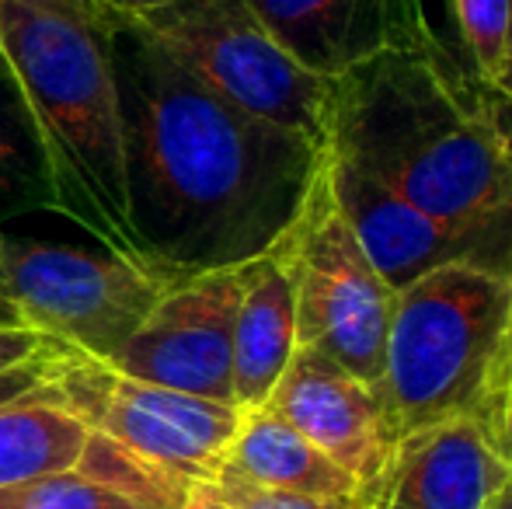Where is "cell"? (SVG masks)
<instances>
[{"label": "cell", "mask_w": 512, "mask_h": 509, "mask_svg": "<svg viewBox=\"0 0 512 509\" xmlns=\"http://www.w3.org/2000/svg\"><path fill=\"white\" fill-rule=\"evenodd\" d=\"M129 227L164 283L255 262L290 234L324 147L230 105L108 7Z\"/></svg>", "instance_id": "1"}, {"label": "cell", "mask_w": 512, "mask_h": 509, "mask_svg": "<svg viewBox=\"0 0 512 509\" xmlns=\"http://www.w3.org/2000/svg\"><path fill=\"white\" fill-rule=\"evenodd\" d=\"M324 154L478 241L512 279V140L432 49H387L328 77Z\"/></svg>", "instance_id": "2"}, {"label": "cell", "mask_w": 512, "mask_h": 509, "mask_svg": "<svg viewBox=\"0 0 512 509\" xmlns=\"http://www.w3.org/2000/svg\"><path fill=\"white\" fill-rule=\"evenodd\" d=\"M0 56L39 126L56 213L95 245L140 262L129 227L108 7L98 0H0Z\"/></svg>", "instance_id": "3"}, {"label": "cell", "mask_w": 512, "mask_h": 509, "mask_svg": "<svg viewBox=\"0 0 512 509\" xmlns=\"http://www.w3.org/2000/svg\"><path fill=\"white\" fill-rule=\"evenodd\" d=\"M380 398L398 440L471 419L502 450L512 412V279L453 262L398 290Z\"/></svg>", "instance_id": "4"}, {"label": "cell", "mask_w": 512, "mask_h": 509, "mask_svg": "<svg viewBox=\"0 0 512 509\" xmlns=\"http://www.w3.org/2000/svg\"><path fill=\"white\" fill-rule=\"evenodd\" d=\"M133 18L209 91L324 147L328 77L304 67L248 0H164Z\"/></svg>", "instance_id": "5"}, {"label": "cell", "mask_w": 512, "mask_h": 509, "mask_svg": "<svg viewBox=\"0 0 512 509\" xmlns=\"http://www.w3.org/2000/svg\"><path fill=\"white\" fill-rule=\"evenodd\" d=\"M283 248L297 290V346L328 356L380 391L398 290L338 213L324 161Z\"/></svg>", "instance_id": "6"}, {"label": "cell", "mask_w": 512, "mask_h": 509, "mask_svg": "<svg viewBox=\"0 0 512 509\" xmlns=\"http://www.w3.org/2000/svg\"><path fill=\"white\" fill-rule=\"evenodd\" d=\"M168 286L147 265L102 245H56L0 227V297L28 328L95 360L119 353Z\"/></svg>", "instance_id": "7"}, {"label": "cell", "mask_w": 512, "mask_h": 509, "mask_svg": "<svg viewBox=\"0 0 512 509\" xmlns=\"http://www.w3.org/2000/svg\"><path fill=\"white\" fill-rule=\"evenodd\" d=\"M53 387L91 433L189 485L220 475L244 415L223 401L136 381L84 353L56 367Z\"/></svg>", "instance_id": "8"}, {"label": "cell", "mask_w": 512, "mask_h": 509, "mask_svg": "<svg viewBox=\"0 0 512 509\" xmlns=\"http://www.w3.org/2000/svg\"><path fill=\"white\" fill-rule=\"evenodd\" d=\"M241 290L244 265L171 283L108 363L136 381L234 405V321Z\"/></svg>", "instance_id": "9"}, {"label": "cell", "mask_w": 512, "mask_h": 509, "mask_svg": "<svg viewBox=\"0 0 512 509\" xmlns=\"http://www.w3.org/2000/svg\"><path fill=\"white\" fill-rule=\"evenodd\" d=\"M265 408H272L338 468L349 471L363 503L377 509L380 485L401 443L380 391L331 363L328 356L297 346Z\"/></svg>", "instance_id": "10"}, {"label": "cell", "mask_w": 512, "mask_h": 509, "mask_svg": "<svg viewBox=\"0 0 512 509\" xmlns=\"http://www.w3.org/2000/svg\"><path fill=\"white\" fill-rule=\"evenodd\" d=\"M324 171H328L331 199H335L338 213L394 290H405L418 276L453 262L495 272L492 255L478 241L453 234L450 227L432 220L429 213L411 206L408 199H401L398 192L380 185L366 171L331 154H324Z\"/></svg>", "instance_id": "11"}, {"label": "cell", "mask_w": 512, "mask_h": 509, "mask_svg": "<svg viewBox=\"0 0 512 509\" xmlns=\"http://www.w3.org/2000/svg\"><path fill=\"white\" fill-rule=\"evenodd\" d=\"M272 35L321 77L387 49H432L422 0H248Z\"/></svg>", "instance_id": "12"}, {"label": "cell", "mask_w": 512, "mask_h": 509, "mask_svg": "<svg viewBox=\"0 0 512 509\" xmlns=\"http://www.w3.org/2000/svg\"><path fill=\"white\" fill-rule=\"evenodd\" d=\"M512 478L499 443L471 419L401 436L377 509H485Z\"/></svg>", "instance_id": "13"}, {"label": "cell", "mask_w": 512, "mask_h": 509, "mask_svg": "<svg viewBox=\"0 0 512 509\" xmlns=\"http://www.w3.org/2000/svg\"><path fill=\"white\" fill-rule=\"evenodd\" d=\"M297 353V290L279 241L244 265V290L234 321V405L262 408Z\"/></svg>", "instance_id": "14"}, {"label": "cell", "mask_w": 512, "mask_h": 509, "mask_svg": "<svg viewBox=\"0 0 512 509\" xmlns=\"http://www.w3.org/2000/svg\"><path fill=\"white\" fill-rule=\"evenodd\" d=\"M220 471L276 492H297L314 499H363L349 471L338 468L304 433H297L265 405L241 415V426L230 440Z\"/></svg>", "instance_id": "15"}, {"label": "cell", "mask_w": 512, "mask_h": 509, "mask_svg": "<svg viewBox=\"0 0 512 509\" xmlns=\"http://www.w3.org/2000/svg\"><path fill=\"white\" fill-rule=\"evenodd\" d=\"M88 436L53 381L0 405V489L77 468Z\"/></svg>", "instance_id": "16"}, {"label": "cell", "mask_w": 512, "mask_h": 509, "mask_svg": "<svg viewBox=\"0 0 512 509\" xmlns=\"http://www.w3.org/2000/svg\"><path fill=\"white\" fill-rule=\"evenodd\" d=\"M39 210L56 213L46 150L18 77L0 56V227Z\"/></svg>", "instance_id": "17"}, {"label": "cell", "mask_w": 512, "mask_h": 509, "mask_svg": "<svg viewBox=\"0 0 512 509\" xmlns=\"http://www.w3.org/2000/svg\"><path fill=\"white\" fill-rule=\"evenodd\" d=\"M0 509H154L81 468L0 489Z\"/></svg>", "instance_id": "18"}, {"label": "cell", "mask_w": 512, "mask_h": 509, "mask_svg": "<svg viewBox=\"0 0 512 509\" xmlns=\"http://www.w3.org/2000/svg\"><path fill=\"white\" fill-rule=\"evenodd\" d=\"M450 7L478 81L499 88L509 53V0H450Z\"/></svg>", "instance_id": "19"}, {"label": "cell", "mask_w": 512, "mask_h": 509, "mask_svg": "<svg viewBox=\"0 0 512 509\" xmlns=\"http://www.w3.org/2000/svg\"><path fill=\"white\" fill-rule=\"evenodd\" d=\"M216 482H220L230 509H373L363 499H314V496H297V492L262 489V485L244 482V478L230 475V471H220Z\"/></svg>", "instance_id": "20"}, {"label": "cell", "mask_w": 512, "mask_h": 509, "mask_svg": "<svg viewBox=\"0 0 512 509\" xmlns=\"http://www.w3.org/2000/svg\"><path fill=\"white\" fill-rule=\"evenodd\" d=\"M60 349H74V346L39 332V328H0V374L21 367L28 360H39V356L60 353Z\"/></svg>", "instance_id": "21"}, {"label": "cell", "mask_w": 512, "mask_h": 509, "mask_svg": "<svg viewBox=\"0 0 512 509\" xmlns=\"http://www.w3.org/2000/svg\"><path fill=\"white\" fill-rule=\"evenodd\" d=\"M70 353H77V349H60V353L39 356V360H28V363H21V367L7 370V374H0V405H7V401L21 398V394L35 391L39 384L53 381L56 367H60Z\"/></svg>", "instance_id": "22"}, {"label": "cell", "mask_w": 512, "mask_h": 509, "mask_svg": "<svg viewBox=\"0 0 512 509\" xmlns=\"http://www.w3.org/2000/svg\"><path fill=\"white\" fill-rule=\"evenodd\" d=\"M178 509H230V506H227V496H223L220 482L209 478V482H192Z\"/></svg>", "instance_id": "23"}, {"label": "cell", "mask_w": 512, "mask_h": 509, "mask_svg": "<svg viewBox=\"0 0 512 509\" xmlns=\"http://www.w3.org/2000/svg\"><path fill=\"white\" fill-rule=\"evenodd\" d=\"M105 7H115V11H126V14H136V11H147V7H157L164 0H98Z\"/></svg>", "instance_id": "24"}, {"label": "cell", "mask_w": 512, "mask_h": 509, "mask_svg": "<svg viewBox=\"0 0 512 509\" xmlns=\"http://www.w3.org/2000/svg\"><path fill=\"white\" fill-rule=\"evenodd\" d=\"M499 91L512 102V0H509V53H506V74L499 81Z\"/></svg>", "instance_id": "25"}, {"label": "cell", "mask_w": 512, "mask_h": 509, "mask_svg": "<svg viewBox=\"0 0 512 509\" xmlns=\"http://www.w3.org/2000/svg\"><path fill=\"white\" fill-rule=\"evenodd\" d=\"M0 328H28L25 321H21V314L14 311V307L7 304L4 297H0Z\"/></svg>", "instance_id": "26"}, {"label": "cell", "mask_w": 512, "mask_h": 509, "mask_svg": "<svg viewBox=\"0 0 512 509\" xmlns=\"http://www.w3.org/2000/svg\"><path fill=\"white\" fill-rule=\"evenodd\" d=\"M485 509H512V478H509L506 485H502L499 492H495V499Z\"/></svg>", "instance_id": "27"}, {"label": "cell", "mask_w": 512, "mask_h": 509, "mask_svg": "<svg viewBox=\"0 0 512 509\" xmlns=\"http://www.w3.org/2000/svg\"><path fill=\"white\" fill-rule=\"evenodd\" d=\"M502 454H506V464H509V471H512V412H509V419H506V436H502Z\"/></svg>", "instance_id": "28"}]
</instances>
